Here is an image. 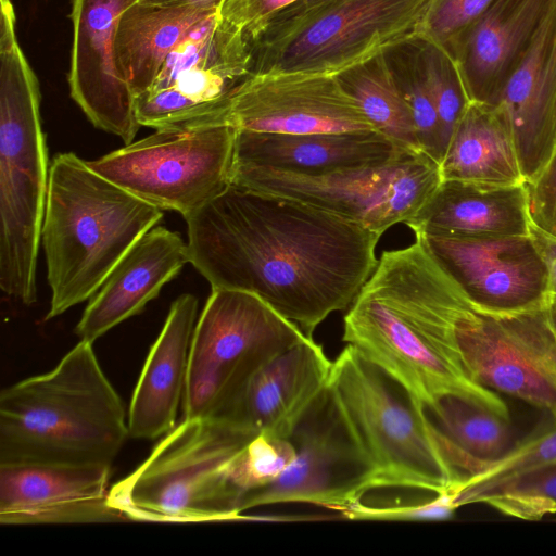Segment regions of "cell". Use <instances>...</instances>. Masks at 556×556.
<instances>
[{"mask_svg": "<svg viewBox=\"0 0 556 556\" xmlns=\"http://www.w3.org/2000/svg\"><path fill=\"white\" fill-rule=\"evenodd\" d=\"M549 303L556 307V295L555 294H551L549 295Z\"/></svg>", "mask_w": 556, "mask_h": 556, "instance_id": "cell-44", "label": "cell"}, {"mask_svg": "<svg viewBox=\"0 0 556 556\" xmlns=\"http://www.w3.org/2000/svg\"><path fill=\"white\" fill-rule=\"evenodd\" d=\"M442 180L488 185L525 182L513 130L495 104L469 102L440 162Z\"/></svg>", "mask_w": 556, "mask_h": 556, "instance_id": "cell-25", "label": "cell"}, {"mask_svg": "<svg viewBox=\"0 0 556 556\" xmlns=\"http://www.w3.org/2000/svg\"><path fill=\"white\" fill-rule=\"evenodd\" d=\"M551 0H493L451 55L469 102L493 104Z\"/></svg>", "mask_w": 556, "mask_h": 556, "instance_id": "cell-21", "label": "cell"}, {"mask_svg": "<svg viewBox=\"0 0 556 556\" xmlns=\"http://www.w3.org/2000/svg\"><path fill=\"white\" fill-rule=\"evenodd\" d=\"M298 0H225L220 17L242 33L252 46L270 22Z\"/></svg>", "mask_w": 556, "mask_h": 556, "instance_id": "cell-35", "label": "cell"}, {"mask_svg": "<svg viewBox=\"0 0 556 556\" xmlns=\"http://www.w3.org/2000/svg\"><path fill=\"white\" fill-rule=\"evenodd\" d=\"M305 337L260 296L212 289L190 344L184 418L222 414L267 363Z\"/></svg>", "mask_w": 556, "mask_h": 556, "instance_id": "cell-7", "label": "cell"}, {"mask_svg": "<svg viewBox=\"0 0 556 556\" xmlns=\"http://www.w3.org/2000/svg\"><path fill=\"white\" fill-rule=\"evenodd\" d=\"M330 1L333 0H298L292 5L280 12L270 23L295 17Z\"/></svg>", "mask_w": 556, "mask_h": 556, "instance_id": "cell-42", "label": "cell"}, {"mask_svg": "<svg viewBox=\"0 0 556 556\" xmlns=\"http://www.w3.org/2000/svg\"><path fill=\"white\" fill-rule=\"evenodd\" d=\"M337 77L377 131L403 150L422 152L410 111L383 51L337 74Z\"/></svg>", "mask_w": 556, "mask_h": 556, "instance_id": "cell-29", "label": "cell"}, {"mask_svg": "<svg viewBox=\"0 0 556 556\" xmlns=\"http://www.w3.org/2000/svg\"><path fill=\"white\" fill-rule=\"evenodd\" d=\"M111 467L0 465V523H93L126 519L109 501Z\"/></svg>", "mask_w": 556, "mask_h": 556, "instance_id": "cell-18", "label": "cell"}, {"mask_svg": "<svg viewBox=\"0 0 556 556\" xmlns=\"http://www.w3.org/2000/svg\"><path fill=\"white\" fill-rule=\"evenodd\" d=\"M332 362L313 338L267 363L218 416L256 433L288 438L328 382Z\"/></svg>", "mask_w": 556, "mask_h": 556, "instance_id": "cell-19", "label": "cell"}, {"mask_svg": "<svg viewBox=\"0 0 556 556\" xmlns=\"http://www.w3.org/2000/svg\"><path fill=\"white\" fill-rule=\"evenodd\" d=\"M256 434L220 417L184 418L140 466L110 488V504L139 521L242 519L235 463Z\"/></svg>", "mask_w": 556, "mask_h": 556, "instance_id": "cell-5", "label": "cell"}, {"mask_svg": "<svg viewBox=\"0 0 556 556\" xmlns=\"http://www.w3.org/2000/svg\"><path fill=\"white\" fill-rule=\"evenodd\" d=\"M0 7V287L29 305L50 167L39 81L18 45L11 0Z\"/></svg>", "mask_w": 556, "mask_h": 556, "instance_id": "cell-4", "label": "cell"}, {"mask_svg": "<svg viewBox=\"0 0 556 556\" xmlns=\"http://www.w3.org/2000/svg\"><path fill=\"white\" fill-rule=\"evenodd\" d=\"M483 503L504 515L526 520H538L548 514H556L555 501L528 494L500 493L485 498Z\"/></svg>", "mask_w": 556, "mask_h": 556, "instance_id": "cell-37", "label": "cell"}, {"mask_svg": "<svg viewBox=\"0 0 556 556\" xmlns=\"http://www.w3.org/2000/svg\"><path fill=\"white\" fill-rule=\"evenodd\" d=\"M225 0H139L138 3L147 7H186L205 5L212 9H220Z\"/></svg>", "mask_w": 556, "mask_h": 556, "instance_id": "cell-41", "label": "cell"}, {"mask_svg": "<svg viewBox=\"0 0 556 556\" xmlns=\"http://www.w3.org/2000/svg\"><path fill=\"white\" fill-rule=\"evenodd\" d=\"M342 339L403 384L425 408L442 395L459 394L510 419L496 392L469 379L365 287L344 316Z\"/></svg>", "mask_w": 556, "mask_h": 556, "instance_id": "cell-15", "label": "cell"}, {"mask_svg": "<svg viewBox=\"0 0 556 556\" xmlns=\"http://www.w3.org/2000/svg\"><path fill=\"white\" fill-rule=\"evenodd\" d=\"M543 117L546 142L551 152L554 153L556 150V26L544 66Z\"/></svg>", "mask_w": 556, "mask_h": 556, "instance_id": "cell-39", "label": "cell"}, {"mask_svg": "<svg viewBox=\"0 0 556 556\" xmlns=\"http://www.w3.org/2000/svg\"><path fill=\"white\" fill-rule=\"evenodd\" d=\"M500 493L528 494L556 502V462L530 470L502 484L485 498Z\"/></svg>", "mask_w": 556, "mask_h": 556, "instance_id": "cell-38", "label": "cell"}, {"mask_svg": "<svg viewBox=\"0 0 556 556\" xmlns=\"http://www.w3.org/2000/svg\"><path fill=\"white\" fill-rule=\"evenodd\" d=\"M139 0H73V48L68 85L72 99L90 123L125 144L141 127L135 97L117 67V23Z\"/></svg>", "mask_w": 556, "mask_h": 556, "instance_id": "cell-17", "label": "cell"}, {"mask_svg": "<svg viewBox=\"0 0 556 556\" xmlns=\"http://www.w3.org/2000/svg\"><path fill=\"white\" fill-rule=\"evenodd\" d=\"M383 53L410 111L422 152L440 164L444 146L440 121L425 72L422 40L415 35L388 47Z\"/></svg>", "mask_w": 556, "mask_h": 556, "instance_id": "cell-30", "label": "cell"}, {"mask_svg": "<svg viewBox=\"0 0 556 556\" xmlns=\"http://www.w3.org/2000/svg\"><path fill=\"white\" fill-rule=\"evenodd\" d=\"M197 313L193 294L184 293L172 303L130 401L127 424L131 438L153 440L176 426Z\"/></svg>", "mask_w": 556, "mask_h": 556, "instance_id": "cell-22", "label": "cell"}, {"mask_svg": "<svg viewBox=\"0 0 556 556\" xmlns=\"http://www.w3.org/2000/svg\"><path fill=\"white\" fill-rule=\"evenodd\" d=\"M429 0H333L273 22L252 46L250 74L337 75L416 35Z\"/></svg>", "mask_w": 556, "mask_h": 556, "instance_id": "cell-8", "label": "cell"}, {"mask_svg": "<svg viewBox=\"0 0 556 556\" xmlns=\"http://www.w3.org/2000/svg\"><path fill=\"white\" fill-rule=\"evenodd\" d=\"M548 311H549V316H551L552 325H553L554 330L556 332V307L553 306L549 302H548Z\"/></svg>", "mask_w": 556, "mask_h": 556, "instance_id": "cell-43", "label": "cell"}, {"mask_svg": "<svg viewBox=\"0 0 556 556\" xmlns=\"http://www.w3.org/2000/svg\"><path fill=\"white\" fill-rule=\"evenodd\" d=\"M184 218L189 263L212 289L251 292L309 338L378 264L381 235L277 193L231 184Z\"/></svg>", "mask_w": 556, "mask_h": 556, "instance_id": "cell-1", "label": "cell"}, {"mask_svg": "<svg viewBox=\"0 0 556 556\" xmlns=\"http://www.w3.org/2000/svg\"><path fill=\"white\" fill-rule=\"evenodd\" d=\"M328 383L375 468L377 489L438 495L454 492L464 480L445 456L426 408L356 348L348 344L332 362Z\"/></svg>", "mask_w": 556, "mask_h": 556, "instance_id": "cell-6", "label": "cell"}, {"mask_svg": "<svg viewBox=\"0 0 556 556\" xmlns=\"http://www.w3.org/2000/svg\"><path fill=\"white\" fill-rule=\"evenodd\" d=\"M163 211L93 170L73 152L56 154L41 228L51 299L46 319L90 299Z\"/></svg>", "mask_w": 556, "mask_h": 556, "instance_id": "cell-3", "label": "cell"}, {"mask_svg": "<svg viewBox=\"0 0 556 556\" xmlns=\"http://www.w3.org/2000/svg\"><path fill=\"white\" fill-rule=\"evenodd\" d=\"M91 342L0 393V465L112 466L128 424Z\"/></svg>", "mask_w": 556, "mask_h": 556, "instance_id": "cell-2", "label": "cell"}, {"mask_svg": "<svg viewBox=\"0 0 556 556\" xmlns=\"http://www.w3.org/2000/svg\"><path fill=\"white\" fill-rule=\"evenodd\" d=\"M218 124L289 135L376 130L337 75L306 72L249 74Z\"/></svg>", "mask_w": 556, "mask_h": 556, "instance_id": "cell-16", "label": "cell"}, {"mask_svg": "<svg viewBox=\"0 0 556 556\" xmlns=\"http://www.w3.org/2000/svg\"><path fill=\"white\" fill-rule=\"evenodd\" d=\"M401 151L377 130L304 135L237 130L233 163L316 175L384 163Z\"/></svg>", "mask_w": 556, "mask_h": 556, "instance_id": "cell-23", "label": "cell"}, {"mask_svg": "<svg viewBox=\"0 0 556 556\" xmlns=\"http://www.w3.org/2000/svg\"><path fill=\"white\" fill-rule=\"evenodd\" d=\"M426 412L445 456L463 479L479 472L515 445L510 419L470 397L445 394Z\"/></svg>", "mask_w": 556, "mask_h": 556, "instance_id": "cell-28", "label": "cell"}, {"mask_svg": "<svg viewBox=\"0 0 556 556\" xmlns=\"http://www.w3.org/2000/svg\"><path fill=\"white\" fill-rule=\"evenodd\" d=\"M422 58L445 151L452 132L469 101L452 59L443 50L422 40Z\"/></svg>", "mask_w": 556, "mask_h": 556, "instance_id": "cell-33", "label": "cell"}, {"mask_svg": "<svg viewBox=\"0 0 556 556\" xmlns=\"http://www.w3.org/2000/svg\"><path fill=\"white\" fill-rule=\"evenodd\" d=\"M415 237L481 312L514 314L549 302L547 266L530 233Z\"/></svg>", "mask_w": 556, "mask_h": 556, "instance_id": "cell-14", "label": "cell"}, {"mask_svg": "<svg viewBox=\"0 0 556 556\" xmlns=\"http://www.w3.org/2000/svg\"><path fill=\"white\" fill-rule=\"evenodd\" d=\"M556 26V0L549 5L495 101L513 130L521 172L532 178L548 161L543 117V74Z\"/></svg>", "mask_w": 556, "mask_h": 556, "instance_id": "cell-27", "label": "cell"}, {"mask_svg": "<svg viewBox=\"0 0 556 556\" xmlns=\"http://www.w3.org/2000/svg\"><path fill=\"white\" fill-rule=\"evenodd\" d=\"M404 224L415 235H529L525 186L445 179Z\"/></svg>", "mask_w": 556, "mask_h": 556, "instance_id": "cell-24", "label": "cell"}, {"mask_svg": "<svg viewBox=\"0 0 556 556\" xmlns=\"http://www.w3.org/2000/svg\"><path fill=\"white\" fill-rule=\"evenodd\" d=\"M556 462V425L515 444L505 455L465 478L455 490L457 507L482 503L496 488L535 468Z\"/></svg>", "mask_w": 556, "mask_h": 556, "instance_id": "cell-31", "label": "cell"}, {"mask_svg": "<svg viewBox=\"0 0 556 556\" xmlns=\"http://www.w3.org/2000/svg\"><path fill=\"white\" fill-rule=\"evenodd\" d=\"M455 343L469 379L548 413L556 425V332L548 304L514 314L471 306L456 320Z\"/></svg>", "mask_w": 556, "mask_h": 556, "instance_id": "cell-13", "label": "cell"}, {"mask_svg": "<svg viewBox=\"0 0 556 556\" xmlns=\"http://www.w3.org/2000/svg\"><path fill=\"white\" fill-rule=\"evenodd\" d=\"M236 136L229 125L155 129L87 162L140 200L186 217L231 185Z\"/></svg>", "mask_w": 556, "mask_h": 556, "instance_id": "cell-9", "label": "cell"}, {"mask_svg": "<svg viewBox=\"0 0 556 556\" xmlns=\"http://www.w3.org/2000/svg\"><path fill=\"white\" fill-rule=\"evenodd\" d=\"M219 10L136 2L123 12L117 23L115 58L135 100L152 87L170 51L190 29Z\"/></svg>", "mask_w": 556, "mask_h": 556, "instance_id": "cell-26", "label": "cell"}, {"mask_svg": "<svg viewBox=\"0 0 556 556\" xmlns=\"http://www.w3.org/2000/svg\"><path fill=\"white\" fill-rule=\"evenodd\" d=\"M219 12L190 29L170 51L152 87L136 98L140 126L217 125L232 90L252 65L251 45Z\"/></svg>", "mask_w": 556, "mask_h": 556, "instance_id": "cell-11", "label": "cell"}, {"mask_svg": "<svg viewBox=\"0 0 556 556\" xmlns=\"http://www.w3.org/2000/svg\"><path fill=\"white\" fill-rule=\"evenodd\" d=\"M442 181L440 164L421 151L326 174H299L233 163L231 184L294 198L379 235L405 223Z\"/></svg>", "mask_w": 556, "mask_h": 556, "instance_id": "cell-10", "label": "cell"}, {"mask_svg": "<svg viewBox=\"0 0 556 556\" xmlns=\"http://www.w3.org/2000/svg\"><path fill=\"white\" fill-rule=\"evenodd\" d=\"M289 440L295 459L273 483L249 496L244 510L279 503H306L343 516L377 489L375 468L327 382L301 415Z\"/></svg>", "mask_w": 556, "mask_h": 556, "instance_id": "cell-12", "label": "cell"}, {"mask_svg": "<svg viewBox=\"0 0 556 556\" xmlns=\"http://www.w3.org/2000/svg\"><path fill=\"white\" fill-rule=\"evenodd\" d=\"M189 263L187 242L164 226L147 231L89 299L75 333L93 343L113 327L138 315L162 287Z\"/></svg>", "mask_w": 556, "mask_h": 556, "instance_id": "cell-20", "label": "cell"}, {"mask_svg": "<svg viewBox=\"0 0 556 556\" xmlns=\"http://www.w3.org/2000/svg\"><path fill=\"white\" fill-rule=\"evenodd\" d=\"M530 235L547 266L549 292L556 295V239L543 233L532 225H530Z\"/></svg>", "mask_w": 556, "mask_h": 556, "instance_id": "cell-40", "label": "cell"}, {"mask_svg": "<svg viewBox=\"0 0 556 556\" xmlns=\"http://www.w3.org/2000/svg\"><path fill=\"white\" fill-rule=\"evenodd\" d=\"M493 0H429L416 36L450 58Z\"/></svg>", "mask_w": 556, "mask_h": 556, "instance_id": "cell-32", "label": "cell"}, {"mask_svg": "<svg viewBox=\"0 0 556 556\" xmlns=\"http://www.w3.org/2000/svg\"><path fill=\"white\" fill-rule=\"evenodd\" d=\"M523 186L530 225L556 239V150Z\"/></svg>", "mask_w": 556, "mask_h": 556, "instance_id": "cell-34", "label": "cell"}, {"mask_svg": "<svg viewBox=\"0 0 556 556\" xmlns=\"http://www.w3.org/2000/svg\"><path fill=\"white\" fill-rule=\"evenodd\" d=\"M454 492L438 494L427 502L402 506H368L359 503L343 516L371 520H445L457 509Z\"/></svg>", "mask_w": 556, "mask_h": 556, "instance_id": "cell-36", "label": "cell"}]
</instances>
